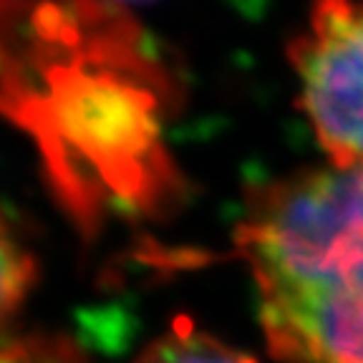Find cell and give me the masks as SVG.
I'll use <instances>...</instances> for the list:
<instances>
[{"label": "cell", "mask_w": 363, "mask_h": 363, "mask_svg": "<svg viewBox=\"0 0 363 363\" xmlns=\"http://www.w3.org/2000/svg\"><path fill=\"white\" fill-rule=\"evenodd\" d=\"M238 250L280 363H363V169L293 172L252 189Z\"/></svg>", "instance_id": "6da1fadb"}, {"label": "cell", "mask_w": 363, "mask_h": 363, "mask_svg": "<svg viewBox=\"0 0 363 363\" xmlns=\"http://www.w3.org/2000/svg\"><path fill=\"white\" fill-rule=\"evenodd\" d=\"M288 58L328 162L363 169V0H311Z\"/></svg>", "instance_id": "7a4b0ae2"}, {"label": "cell", "mask_w": 363, "mask_h": 363, "mask_svg": "<svg viewBox=\"0 0 363 363\" xmlns=\"http://www.w3.org/2000/svg\"><path fill=\"white\" fill-rule=\"evenodd\" d=\"M136 363H257L250 353L230 346L217 335L179 318L154 338L136 358Z\"/></svg>", "instance_id": "3957f363"}, {"label": "cell", "mask_w": 363, "mask_h": 363, "mask_svg": "<svg viewBox=\"0 0 363 363\" xmlns=\"http://www.w3.org/2000/svg\"><path fill=\"white\" fill-rule=\"evenodd\" d=\"M35 283V260L26 245L18 240L0 217V343L6 340V328Z\"/></svg>", "instance_id": "277c9868"}, {"label": "cell", "mask_w": 363, "mask_h": 363, "mask_svg": "<svg viewBox=\"0 0 363 363\" xmlns=\"http://www.w3.org/2000/svg\"><path fill=\"white\" fill-rule=\"evenodd\" d=\"M0 363H89V358L66 335L30 333L3 340Z\"/></svg>", "instance_id": "5b68a950"}]
</instances>
